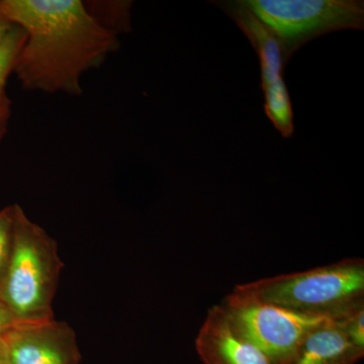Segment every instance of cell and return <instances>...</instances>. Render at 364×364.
I'll return each mask as SVG.
<instances>
[{
  "label": "cell",
  "mask_w": 364,
  "mask_h": 364,
  "mask_svg": "<svg viewBox=\"0 0 364 364\" xmlns=\"http://www.w3.org/2000/svg\"><path fill=\"white\" fill-rule=\"evenodd\" d=\"M16 25L7 20L4 14H0V46L4 44L11 33L13 32Z\"/></svg>",
  "instance_id": "obj_17"
},
{
  "label": "cell",
  "mask_w": 364,
  "mask_h": 364,
  "mask_svg": "<svg viewBox=\"0 0 364 364\" xmlns=\"http://www.w3.org/2000/svg\"><path fill=\"white\" fill-rule=\"evenodd\" d=\"M90 16L105 30L119 36L130 32L133 2L126 0L83 2Z\"/></svg>",
  "instance_id": "obj_11"
},
{
  "label": "cell",
  "mask_w": 364,
  "mask_h": 364,
  "mask_svg": "<svg viewBox=\"0 0 364 364\" xmlns=\"http://www.w3.org/2000/svg\"><path fill=\"white\" fill-rule=\"evenodd\" d=\"M280 308L336 320L364 304V260L345 258L331 264L237 286Z\"/></svg>",
  "instance_id": "obj_3"
},
{
  "label": "cell",
  "mask_w": 364,
  "mask_h": 364,
  "mask_svg": "<svg viewBox=\"0 0 364 364\" xmlns=\"http://www.w3.org/2000/svg\"><path fill=\"white\" fill-rule=\"evenodd\" d=\"M333 322L352 343L364 350V304Z\"/></svg>",
  "instance_id": "obj_14"
},
{
  "label": "cell",
  "mask_w": 364,
  "mask_h": 364,
  "mask_svg": "<svg viewBox=\"0 0 364 364\" xmlns=\"http://www.w3.org/2000/svg\"><path fill=\"white\" fill-rule=\"evenodd\" d=\"M25 40V32L16 26L4 44L0 46V97L6 95L4 86L9 74L14 71L16 58Z\"/></svg>",
  "instance_id": "obj_12"
},
{
  "label": "cell",
  "mask_w": 364,
  "mask_h": 364,
  "mask_svg": "<svg viewBox=\"0 0 364 364\" xmlns=\"http://www.w3.org/2000/svg\"><path fill=\"white\" fill-rule=\"evenodd\" d=\"M220 306L234 329L260 349L272 364L293 363L306 336L330 320L272 305L238 287Z\"/></svg>",
  "instance_id": "obj_5"
},
{
  "label": "cell",
  "mask_w": 364,
  "mask_h": 364,
  "mask_svg": "<svg viewBox=\"0 0 364 364\" xmlns=\"http://www.w3.org/2000/svg\"><path fill=\"white\" fill-rule=\"evenodd\" d=\"M63 267L56 241L16 205L13 248L0 284V301L21 323L52 320Z\"/></svg>",
  "instance_id": "obj_2"
},
{
  "label": "cell",
  "mask_w": 364,
  "mask_h": 364,
  "mask_svg": "<svg viewBox=\"0 0 364 364\" xmlns=\"http://www.w3.org/2000/svg\"><path fill=\"white\" fill-rule=\"evenodd\" d=\"M236 23L257 53L261 71V87L282 80L287 64L274 33L243 4V0L213 1Z\"/></svg>",
  "instance_id": "obj_8"
},
{
  "label": "cell",
  "mask_w": 364,
  "mask_h": 364,
  "mask_svg": "<svg viewBox=\"0 0 364 364\" xmlns=\"http://www.w3.org/2000/svg\"><path fill=\"white\" fill-rule=\"evenodd\" d=\"M0 14L25 32L14 72L28 90L80 95L83 74L119 47L79 0H0Z\"/></svg>",
  "instance_id": "obj_1"
},
{
  "label": "cell",
  "mask_w": 364,
  "mask_h": 364,
  "mask_svg": "<svg viewBox=\"0 0 364 364\" xmlns=\"http://www.w3.org/2000/svg\"><path fill=\"white\" fill-rule=\"evenodd\" d=\"M9 117H11V102L6 95H4L0 97V139L6 130Z\"/></svg>",
  "instance_id": "obj_16"
},
{
  "label": "cell",
  "mask_w": 364,
  "mask_h": 364,
  "mask_svg": "<svg viewBox=\"0 0 364 364\" xmlns=\"http://www.w3.org/2000/svg\"><path fill=\"white\" fill-rule=\"evenodd\" d=\"M196 349L203 364H272L234 329L220 304L208 309L196 338Z\"/></svg>",
  "instance_id": "obj_7"
},
{
  "label": "cell",
  "mask_w": 364,
  "mask_h": 364,
  "mask_svg": "<svg viewBox=\"0 0 364 364\" xmlns=\"http://www.w3.org/2000/svg\"><path fill=\"white\" fill-rule=\"evenodd\" d=\"M265 114L284 138L294 134V114L291 97L284 79L262 88Z\"/></svg>",
  "instance_id": "obj_10"
},
{
  "label": "cell",
  "mask_w": 364,
  "mask_h": 364,
  "mask_svg": "<svg viewBox=\"0 0 364 364\" xmlns=\"http://www.w3.org/2000/svg\"><path fill=\"white\" fill-rule=\"evenodd\" d=\"M16 205L0 210V284L6 273L13 248Z\"/></svg>",
  "instance_id": "obj_13"
},
{
  "label": "cell",
  "mask_w": 364,
  "mask_h": 364,
  "mask_svg": "<svg viewBox=\"0 0 364 364\" xmlns=\"http://www.w3.org/2000/svg\"><path fill=\"white\" fill-rule=\"evenodd\" d=\"M364 356L333 320L326 321L306 336L291 364H356Z\"/></svg>",
  "instance_id": "obj_9"
},
{
  "label": "cell",
  "mask_w": 364,
  "mask_h": 364,
  "mask_svg": "<svg viewBox=\"0 0 364 364\" xmlns=\"http://www.w3.org/2000/svg\"><path fill=\"white\" fill-rule=\"evenodd\" d=\"M274 33L289 63L301 46L325 33L363 30V0H243Z\"/></svg>",
  "instance_id": "obj_4"
},
{
  "label": "cell",
  "mask_w": 364,
  "mask_h": 364,
  "mask_svg": "<svg viewBox=\"0 0 364 364\" xmlns=\"http://www.w3.org/2000/svg\"><path fill=\"white\" fill-rule=\"evenodd\" d=\"M9 364H79L75 332L66 322L52 318L21 323L2 333Z\"/></svg>",
  "instance_id": "obj_6"
},
{
  "label": "cell",
  "mask_w": 364,
  "mask_h": 364,
  "mask_svg": "<svg viewBox=\"0 0 364 364\" xmlns=\"http://www.w3.org/2000/svg\"><path fill=\"white\" fill-rule=\"evenodd\" d=\"M18 324H21L20 321L0 301V334Z\"/></svg>",
  "instance_id": "obj_15"
},
{
  "label": "cell",
  "mask_w": 364,
  "mask_h": 364,
  "mask_svg": "<svg viewBox=\"0 0 364 364\" xmlns=\"http://www.w3.org/2000/svg\"><path fill=\"white\" fill-rule=\"evenodd\" d=\"M0 364H9L7 363L6 345H4V339H2V334H0Z\"/></svg>",
  "instance_id": "obj_18"
}]
</instances>
